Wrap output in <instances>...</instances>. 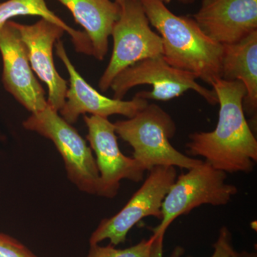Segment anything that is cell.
<instances>
[{"instance_id":"1","label":"cell","mask_w":257,"mask_h":257,"mask_svg":"<svg viewBox=\"0 0 257 257\" xmlns=\"http://www.w3.org/2000/svg\"><path fill=\"white\" fill-rule=\"evenodd\" d=\"M211 85L220 106L217 124L213 131L191 134L187 153L226 173H251L257 162V140L243 109L246 88L240 81L222 79Z\"/></svg>"},{"instance_id":"2","label":"cell","mask_w":257,"mask_h":257,"mask_svg":"<svg viewBox=\"0 0 257 257\" xmlns=\"http://www.w3.org/2000/svg\"><path fill=\"white\" fill-rule=\"evenodd\" d=\"M139 1L162 38L167 63L210 85L221 79L223 45L206 35L194 19L174 14L160 0Z\"/></svg>"},{"instance_id":"3","label":"cell","mask_w":257,"mask_h":257,"mask_svg":"<svg viewBox=\"0 0 257 257\" xmlns=\"http://www.w3.org/2000/svg\"><path fill=\"white\" fill-rule=\"evenodd\" d=\"M115 133L133 149V157L145 171L155 167L189 170L203 161L184 155L172 146L177 126L167 111L156 104H148L133 117L114 123Z\"/></svg>"},{"instance_id":"4","label":"cell","mask_w":257,"mask_h":257,"mask_svg":"<svg viewBox=\"0 0 257 257\" xmlns=\"http://www.w3.org/2000/svg\"><path fill=\"white\" fill-rule=\"evenodd\" d=\"M187 171L177 177L166 195L161 223L153 229V235L165 234L176 219L195 208L204 204L226 205L237 194V187L226 182L227 173L216 170L205 161Z\"/></svg>"},{"instance_id":"5","label":"cell","mask_w":257,"mask_h":257,"mask_svg":"<svg viewBox=\"0 0 257 257\" xmlns=\"http://www.w3.org/2000/svg\"><path fill=\"white\" fill-rule=\"evenodd\" d=\"M150 25L139 0H126L121 5L119 20L111 34L114 42L112 55L99 82L102 92L110 88L121 71L140 61L163 55L162 38Z\"/></svg>"},{"instance_id":"6","label":"cell","mask_w":257,"mask_h":257,"mask_svg":"<svg viewBox=\"0 0 257 257\" xmlns=\"http://www.w3.org/2000/svg\"><path fill=\"white\" fill-rule=\"evenodd\" d=\"M58 112L47 104L24 121V128L52 140L63 159L69 180L82 192L97 194L99 173L92 150Z\"/></svg>"},{"instance_id":"7","label":"cell","mask_w":257,"mask_h":257,"mask_svg":"<svg viewBox=\"0 0 257 257\" xmlns=\"http://www.w3.org/2000/svg\"><path fill=\"white\" fill-rule=\"evenodd\" d=\"M197 79L192 73L172 67L162 56H159L140 61L121 71L111 82L110 88L114 92L113 98L116 99H123L132 88L148 84L153 87L152 91L138 92L136 96L147 101H169L193 90L209 104H217L214 91L200 85Z\"/></svg>"},{"instance_id":"8","label":"cell","mask_w":257,"mask_h":257,"mask_svg":"<svg viewBox=\"0 0 257 257\" xmlns=\"http://www.w3.org/2000/svg\"><path fill=\"white\" fill-rule=\"evenodd\" d=\"M142 187L117 214L99 223L89 239L90 246L109 239L113 246L124 243L126 235L144 218L162 219V206L170 187L177 177L174 167L159 166L148 171Z\"/></svg>"},{"instance_id":"9","label":"cell","mask_w":257,"mask_h":257,"mask_svg":"<svg viewBox=\"0 0 257 257\" xmlns=\"http://www.w3.org/2000/svg\"><path fill=\"white\" fill-rule=\"evenodd\" d=\"M84 120L88 128L87 140L95 153L99 173L96 195L114 197L122 179L136 183L143 181L146 171L138 161L120 151L114 124L108 118L95 115H84Z\"/></svg>"},{"instance_id":"10","label":"cell","mask_w":257,"mask_h":257,"mask_svg":"<svg viewBox=\"0 0 257 257\" xmlns=\"http://www.w3.org/2000/svg\"><path fill=\"white\" fill-rule=\"evenodd\" d=\"M0 53L5 89L32 114L45 109V90L33 73L26 46L12 20L0 30Z\"/></svg>"},{"instance_id":"11","label":"cell","mask_w":257,"mask_h":257,"mask_svg":"<svg viewBox=\"0 0 257 257\" xmlns=\"http://www.w3.org/2000/svg\"><path fill=\"white\" fill-rule=\"evenodd\" d=\"M56 53L63 62L69 76V88L66 94L65 102L59 111L61 116L69 124H74L81 114L87 113L106 118L115 114L132 118L148 105V101L136 95L130 101L102 95L77 72L69 60L62 42L56 43Z\"/></svg>"},{"instance_id":"12","label":"cell","mask_w":257,"mask_h":257,"mask_svg":"<svg viewBox=\"0 0 257 257\" xmlns=\"http://www.w3.org/2000/svg\"><path fill=\"white\" fill-rule=\"evenodd\" d=\"M26 46L32 70L48 87L47 104L55 110L62 109L66 100L67 82L56 69L53 47L60 41L64 30L58 25L42 18L34 25L15 23Z\"/></svg>"},{"instance_id":"13","label":"cell","mask_w":257,"mask_h":257,"mask_svg":"<svg viewBox=\"0 0 257 257\" xmlns=\"http://www.w3.org/2000/svg\"><path fill=\"white\" fill-rule=\"evenodd\" d=\"M192 18L214 41L235 43L257 30V0H202Z\"/></svg>"},{"instance_id":"14","label":"cell","mask_w":257,"mask_h":257,"mask_svg":"<svg viewBox=\"0 0 257 257\" xmlns=\"http://www.w3.org/2000/svg\"><path fill=\"white\" fill-rule=\"evenodd\" d=\"M71 12L84 29L92 55L102 60L108 52L109 37L121 13V6L111 0H57Z\"/></svg>"},{"instance_id":"15","label":"cell","mask_w":257,"mask_h":257,"mask_svg":"<svg viewBox=\"0 0 257 257\" xmlns=\"http://www.w3.org/2000/svg\"><path fill=\"white\" fill-rule=\"evenodd\" d=\"M221 79L243 83L246 91L243 111L250 116H256L257 30L239 42L223 45Z\"/></svg>"},{"instance_id":"16","label":"cell","mask_w":257,"mask_h":257,"mask_svg":"<svg viewBox=\"0 0 257 257\" xmlns=\"http://www.w3.org/2000/svg\"><path fill=\"white\" fill-rule=\"evenodd\" d=\"M20 16H40L58 25L72 37L77 52L92 55L90 41L85 32L69 27L49 9L45 0H8L0 3V30L12 19Z\"/></svg>"},{"instance_id":"17","label":"cell","mask_w":257,"mask_h":257,"mask_svg":"<svg viewBox=\"0 0 257 257\" xmlns=\"http://www.w3.org/2000/svg\"><path fill=\"white\" fill-rule=\"evenodd\" d=\"M155 236L152 235L149 239H143L138 244L124 249L114 248L111 243L106 246H90L87 257H151L152 247Z\"/></svg>"},{"instance_id":"18","label":"cell","mask_w":257,"mask_h":257,"mask_svg":"<svg viewBox=\"0 0 257 257\" xmlns=\"http://www.w3.org/2000/svg\"><path fill=\"white\" fill-rule=\"evenodd\" d=\"M153 235V234H152ZM155 236L152 247L151 257H163V243L165 234L153 235ZM234 249L232 239L229 230L226 226H223L219 230V236L214 244V252L211 257H227ZM175 257H178L175 255Z\"/></svg>"},{"instance_id":"19","label":"cell","mask_w":257,"mask_h":257,"mask_svg":"<svg viewBox=\"0 0 257 257\" xmlns=\"http://www.w3.org/2000/svg\"><path fill=\"white\" fill-rule=\"evenodd\" d=\"M0 257H37L14 238L0 234Z\"/></svg>"},{"instance_id":"20","label":"cell","mask_w":257,"mask_h":257,"mask_svg":"<svg viewBox=\"0 0 257 257\" xmlns=\"http://www.w3.org/2000/svg\"><path fill=\"white\" fill-rule=\"evenodd\" d=\"M227 257H257V253L254 251H236L233 249Z\"/></svg>"},{"instance_id":"21","label":"cell","mask_w":257,"mask_h":257,"mask_svg":"<svg viewBox=\"0 0 257 257\" xmlns=\"http://www.w3.org/2000/svg\"><path fill=\"white\" fill-rule=\"evenodd\" d=\"M177 1L180 2V3H183V4L189 5L192 4L195 0H177Z\"/></svg>"},{"instance_id":"22","label":"cell","mask_w":257,"mask_h":257,"mask_svg":"<svg viewBox=\"0 0 257 257\" xmlns=\"http://www.w3.org/2000/svg\"><path fill=\"white\" fill-rule=\"evenodd\" d=\"M114 1L115 3H117L118 5H119L120 6H121V5H122L124 2H126V0H114Z\"/></svg>"},{"instance_id":"23","label":"cell","mask_w":257,"mask_h":257,"mask_svg":"<svg viewBox=\"0 0 257 257\" xmlns=\"http://www.w3.org/2000/svg\"><path fill=\"white\" fill-rule=\"evenodd\" d=\"M161 2H162V3H170L171 1H172V0H160Z\"/></svg>"}]
</instances>
